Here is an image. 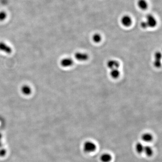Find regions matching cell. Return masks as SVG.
<instances>
[{
    "label": "cell",
    "instance_id": "cell-1",
    "mask_svg": "<svg viewBox=\"0 0 162 162\" xmlns=\"http://www.w3.org/2000/svg\"><path fill=\"white\" fill-rule=\"evenodd\" d=\"M96 149V146L93 142L87 141L83 145V150L86 153H91L94 152Z\"/></svg>",
    "mask_w": 162,
    "mask_h": 162
},
{
    "label": "cell",
    "instance_id": "cell-2",
    "mask_svg": "<svg viewBox=\"0 0 162 162\" xmlns=\"http://www.w3.org/2000/svg\"><path fill=\"white\" fill-rule=\"evenodd\" d=\"M146 22L148 24V27H154L157 25V21L154 15L148 14L146 17Z\"/></svg>",
    "mask_w": 162,
    "mask_h": 162
},
{
    "label": "cell",
    "instance_id": "cell-3",
    "mask_svg": "<svg viewBox=\"0 0 162 162\" xmlns=\"http://www.w3.org/2000/svg\"><path fill=\"white\" fill-rule=\"evenodd\" d=\"M0 51L6 54H10L12 53V49L5 42H0Z\"/></svg>",
    "mask_w": 162,
    "mask_h": 162
},
{
    "label": "cell",
    "instance_id": "cell-4",
    "mask_svg": "<svg viewBox=\"0 0 162 162\" xmlns=\"http://www.w3.org/2000/svg\"><path fill=\"white\" fill-rule=\"evenodd\" d=\"M75 59L79 61L84 62L88 60L89 58V56L85 53L81 52H78L75 53L74 55Z\"/></svg>",
    "mask_w": 162,
    "mask_h": 162
},
{
    "label": "cell",
    "instance_id": "cell-5",
    "mask_svg": "<svg viewBox=\"0 0 162 162\" xmlns=\"http://www.w3.org/2000/svg\"><path fill=\"white\" fill-rule=\"evenodd\" d=\"M73 64V59L69 57H66L62 59L60 61V65L62 67L68 68L72 66Z\"/></svg>",
    "mask_w": 162,
    "mask_h": 162
},
{
    "label": "cell",
    "instance_id": "cell-6",
    "mask_svg": "<svg viewBox=\"0 0 162 162\" xmlns=\"http://www.w3.org/2000/svg\"><path fill=\"white\" fill-rule=\"evenodd\" d=\"M122 24L125 27H129L132 23V19L130 16L128 15H125L121 19Z\"/></svg>",
    "mask_w": 162,
    "mask_h": 162
},
{
    "label": "cell",
    "instance_id": "cell-7",
    "mask_svg": "<svg viewBox=\"0 0 162 162\" xmlns=\"http://www.w3.org/2000/svg\"><path fill=\"white\" fill-rule=\"evenodd\" d=\"M107 66L111 70L113 69H119L120 64L118 61L115 60H111L108 61Z\"/></svg>",
    "mask_w": 162,
    "mask_h": 162
},
{
    "label": "cell",
    "instance_id": "cell-8",
    "mask_svg": "<svg viewBox=\"0 0 162 162\" xmlns=\"http://www.w3.org/2000/svg\"><path fill=\"white\" fill-rule=\"evenodd\" d=\"M21 91L24 95H30L32 93V89L29 85L25 84L21 87Z\"/></svg>",
    "mask_w": 162,
    "mask_h": 162
},
{
    "label": "cell",
    "instance_id": "cell-9",
    "mask_svg": "<svg viewBox=\"0 0 162 162\" xmlns=\"http://www.w3.org/2000/svg\"><path fill=\"white\" fill-rule=\"evenodd\" d=\"M100 159L102 162H110L112 159V157L111 154L104 153L100 156Z\"/></svg>",
    "mask_w": 162,
    "mask_h": 162
},
{
    "label": "cell",
    "instance_id": "cell-10",
    "mask_svg": "<svg viewBox=\"0 0 162 162\" xmlns=\"http://www.w3.org/2000/svg\"><path fill=\"white\" fill-rule=\"evenodd\" d=\"M137 5L141 9L145 10L148 8V2L146 0H138Z\"/></svg>",
    "mask_w": 162,
    "mask_h": 162
},
{
    "label": "cell",
    "instance_id": "cell-11",
    "mask_svg": "<svg viewBox=\"0 0 162 162\" xmlns=\"http://www.w3.org/2000/svg\"><path fill=\"white\" fill-rule=\"evenodd\" d=\"M141 138L144 141L149 142L152 141L153 137L152 134L150 133H145L142 135Z\"/></svg>",
    "mask_w": 162,
    "mask_h": 162
},
{
    "label": "cell",
    "instance_id": "cell-12",
    "mask_svg": "<svg viewBox=\"0 0 162 162\" xmlns=\"http://www.w3.org/2000/svg\"><path fill=\"white\" fill-rule=\"evenodd\" d=\"M120 74V73L118 69H113L111 70V72H110V75H111V77L115 79L118 78L119 77Z\"/></svg>",
    "mask_w": 162,
    "mask_h": 162
},
{
    "label": "cell",
    "instance_id": "cell-13",
    "mask_svg": "<svg viewBox=\"0 0 162 162\" xmlns=\"http://www.w3.org/2000/svg\"><path fill=\"white\" fill-rule=\"evenodd\" d=\"M144 152L148 157L151 156L153 154V150L150 146H146L144 147Z\"/></svg>",
    "mask_w": 162,
    "mask_h": 162
},
{
    "label": "cell",
    "instance_id": "cell-14",
    "mask_svg": "<svg viewBox=\"0 0 162 162\" xmlns=\"http://www.w3.org/2000/svg\"><path fill=\"white\" fill-rule=\"evenodd\" d=\"M144 147L145 146L143 144L138 142L136 145V151L138 154H142L144 152Z\"/></svg>",
    "mask_w": 162,
    "mask_h": 162
},
{
    "label": "cell",
    "instance_id": "cell-15",
    "mask_svg": "<svg viewBox=\"0 0 162 162\" xmlns=\"http://www.w3.org/2000/svg\"><path fill=\"white\" fill-rule=\"evenodd\" d=\"M102 39L101 36L99 34H95L92 36V40L95 43H99Z\"/></svg>",
    "mask_w": 162,
    "mask_h": 162
},
{
    "label": "cell",
    "instance_id": "cell-16",
    "mask_svg": "<svg viewBox=\"0 0 162 162\" xmlns=\"http://www.w3.org/2000/svg\"><path fill=\"white\" fill-rule=\"evenodd\" d=\"M154 57H155V60H161V58H162L161 53L159 51L157 52L154 55Z\"/></svg>",
    "mask_w": 162,
    "mask_h": 162
},
{
    "label": "cell",
    "instance_id": "cell-17",
    "mask_svg": "<svg viewBox=\"0 0 162 162\" xmlns=\"http://www.w3.org/2000/svg\"><path fill=\"white\" fill-rule=\"evenodd\" d=\"M154 66L156 68H160L161 66V60H155L154 62Z\"/></svg>",
    "mask_w": 162,
    "mask_h": 162
},
{
    "label": "cell",
    "instance_id": "cell-18",
    "mask_svg": "<svg viewBox=\"0 0 162 162\" xmlns=\"http://www.w3.org/2000/svg\"><path fill=\"white\" fill-rule=\"evenodd\" d=\"M141 26L142 28H143V29H146V28L149 27H148V24H147L146 21L142 22L141 23Z\"/></svg>",
    "mask_w": 162,
    "mask_h": 162
}]
</instances>
